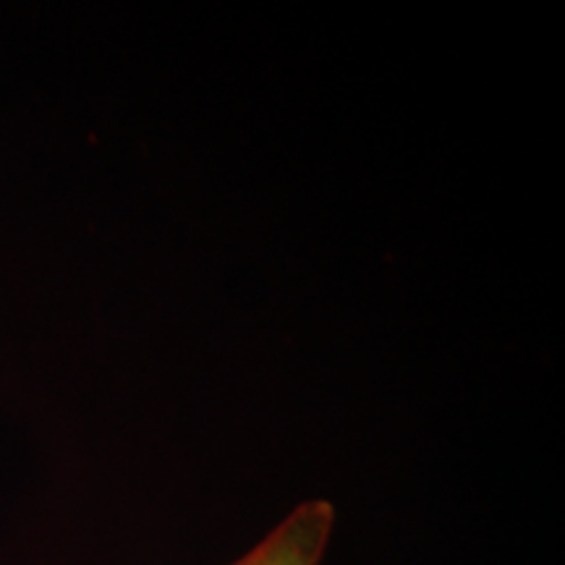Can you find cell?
Listing matches in <instances>:
<instances>
[{
    "instance_id": "1",
    "label": "cell",
    "mask_w": 565,
    "mask_h": 565,
    "mask_svg": "<svg viewBox=\"0 0 565 565\" xmlns=\"http://www.w3.org/2000/svg\"><path fill=\"white\" fill-rule=\"evenodd\" d=\"M333 526V505L328 500H309L294 508L259 545L231 565H320Z\"/></svg>"
}]
</instances>
